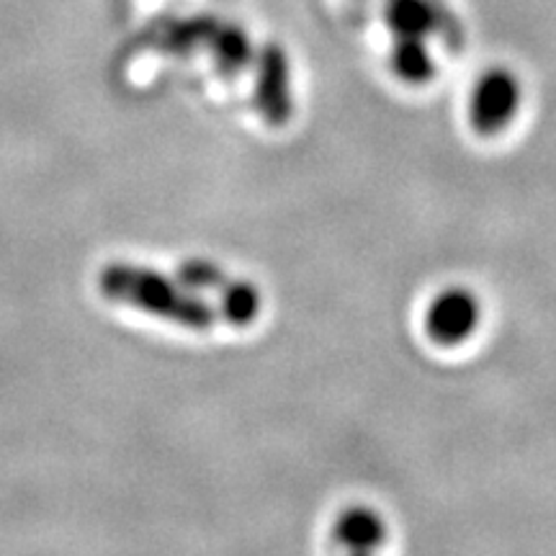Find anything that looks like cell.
Segmentation results:
<instances>
[{
  "instance_id": "cell-7",
  "label": "cell",
  "mask_w": 556,
  "mask_h": 556,
  "mask_svg": "<svg viewBox=\"0 0 556 556\" xmlns=\"http://www.w3.org/2000/svg\"><path fill=\"white\" fill-rule=\"evenodd\" d=\"M222 309L229 323L235 325H245L253 323L258 317L261 309V296L258 291L248 283H232V287H225V296H222Z\"/></svg>"
},
{
  "instance_id": "cell-5",
  "label": "cell",
  "mask_w": 556,
  "mask_h": 556,
  "mask_svg": "<svg viewBox=\"0 0 556 556\" xmlns=\"http://www.w3.org/2000/svg\"><path fill=\"white\" fill-rule=\"evenodd\" d=\"M387 24L397 39H422L435 26V9L428 0H389Z\"/></svg>"
},
{
  "instance_id": "cell-3",
  "label": "cell",
  "mask_w": 556,
  "mask_h": 556,
  "mask_svg": "<svg viewBox=\"0 0 556 556\" xmlns=\"http://www.w3.org/2000/svg\"><path fill=\"white\" fill-rule=\"evenodd\" d=\"M479 325V302L467 289L438 294L426 312V332L438 345L464 343Z\"/></svg>"
},
{
  "instance_id": "cell-1",
  "label": "cell",
  "mask_w": 556,
  "mask_h": 556,
  "mask_svg": "<svg viewBox=\"0 0 556 556\" xmlns=\"http://www.w3.org/2000/svg\"><path fill=\"white\" fill-rule=\"evenodd\" d=\"M101 291L111 299H119V302L152 312V315L178 319V323L197 325V328L212 323L208 307L189 294H180L170 281L152 274V270L135 266H109L101 274Z\"/></svg>"
},
{
  "instance_id": "cell-4",
  "label": "cell",
  "mask_w": 556,
  "mask_h": 556,
  "mask_svg": "<svg viewBox=\"0 0 556 556\" xmlns=\"http://www.w3.org/2000/svg\"><path fill=\"white\" fill-rule=\"evenodd\" d=\"M387 531L384 520L368 507H351L336 523V539L351 552H371V548L381 546Z\"/></svg>"
},
{
  "instance_id": "cell-6",
  "label": "cell",
  "mask_w": 556,
  "mask_h": 556,
  "mask_svg": "<svg viewBox=\"0 0 556 556\" xmlns=\"http://www.w3.org/2000/svg\"><path fill=\"white\" fill-rule=\"evenodd\" d=\"M392 65L400 78L407 83H426L433 73V60L422 47V39H400L394 47Z\"/></svg>"
},
{
  "instance_id": "cell-2",
  "label": "cell",
  "mask_w": 556,
  "mask_h": 556,
  "mask_svg": "<svg viewBox=\"0 0 556 556\" xmlns=\"http://www.w3.org/2000/svg\"><path fill=\"white\" fill-rule=\"evenodd\" d=\"M520 106V86L507 70H490L471 90V127L482 135H497Z\"/></svg>"
}]
</instances>
